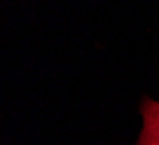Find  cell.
<instances>
[{"mask_svg": "<svg viewBox=\"0 0 159 145\" xmlns=\"http://www.w3.org/2000/svg\"><path fill=\"white\" fill-rule=\"evenodd\" d=\"M143 119L138 145H159V102L145 98L141 105Z\"/></svg>", "mask_w": 159, "mask_h": 145, "instance_id": "6da1fadb", "label": "cell"}]
</instances>
